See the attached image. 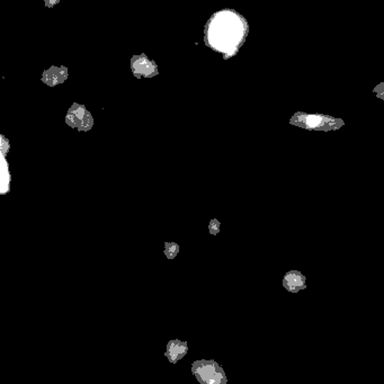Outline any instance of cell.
<instances>
[{
	"mask_svg": "<svg viewBox=\"0 0 384 384\" xmlns=\"http://www.w3.org/2000/svg\"><path fill=\"white\" fill-rule=\"evenodd\" d=\"M67 122L80 130H88L93 125V119L83 106H72L68 112Z\"/></svg>",
	"mask_w": 384,
	"mask_h": 384,
	"instance_id": "6da1fadb",
	"label": "cell"
},
{
	"mask_svg": "<svg viewBox=\"0 0 384 384\" xmlns=\"http://www.w3.org/2000/svg\"><path fill=\"white\" fill-rule=\"evenodd\" d=\"M65 78H67V69L64 68H51L50 70L44 72L43 77V79L49 85H57L63 81Z\"/></svg>",
	"mask_w": 384,
	"mask_h": 384,
	"instance_id": "7a4b0ae2",
	"label": "cell"
},
{
	"mask_svg": "<svg viewBox=\"0 0 384 384\" xmlns=\"http://www.w3.org/2000/svg\"><path fill=\"white\" fill-rule=\"evenodd\" d=\"M286 281H287V286L290 288L292 285H296V286H302L303 285V281L301 275H299V274L296 273H291L288 274L286 276Z\"/></svg>",
	"mask_w": 384,
	"mask_h": 384,
	"instance_id": "3957f363",
	"label": "cell"
},
{
	"mask_svg": "<svg viewBox=\"0 0 384 384\" xmlns=\"http://www.w3.org/2000/svg\"><path fill=\"white\" fill-rule=\"evenodd\" d=\"M200 374L202 375V378H203L204 381L210 382V383H213V378H214L215 375H217V374H214V368L212 367V366H210V365L201 369Z\"/></svg>",
	"mask_w": 384,
	"mask_h": 384,
	"instance_id": "277c9868",
	"label": "cell"
},
{
	"mask_svg": "<svg viewBox=\"0 0 384 384\" xmlns=\"http://www.w3.org/2000/svg\"><path fill=\"white\" fill-rule=\"evenodd\" d=\"M177 252H178V246H176V244H167L166 255L168 256V257L174 258L175 255H176Z\"/></svg>",
	"mask_w": 384,
	"mask_h": 384,
	"instance_id": "5b68a950",
	"label": "cell"
},
{
	"mask_svg": "<svg viewBox=\"0 0 384 384\" xmlns=\"http://www.w3.org/2000/svg\"><path fill=\"white\" fill-rule=\"evenodd\" d=\"M320 122H321V119L317 118V116H312V118H311V116H310V118L308 119V125L312 126V127L317 126Z\"/></svg>",
	"mask_w": 384,
	"mask_h": 384,
	"instance_id": "8992f818",
	"label": "cell"
},
{
	"mask_svg": "<svg viewBox=\"0 0 384 384\" xmlns=\"http://www.w3.org/2000/svg\"><path fill=\"white\" fill-rule=\"evenodd\" d=\"M218 226H219V223L217 220L212 221L211 222V232L212 233H217L218 232Z\"/></svg>",
	"mask_w": 384,
	"mask_h": 384,
	"instance_id": "52a82bcc",
	"label": "cell"
},
{
	"mask_svg": "<svg viewBox=\"0 0 384 384\" xmlns=\"http://www.w3.org/2000/svg\"><path fill=\"white\" fill-rule=\"evenodd\" d=\"M58 2V0H46V3L49 6H53L54 3H57Z\"/></svg>",
	"mask_w": 384,
	"mask_h": 384,
	"instance_id": "ba28073f",
	"label": "cell"
}]
</instances>
